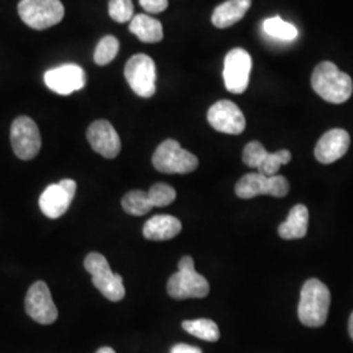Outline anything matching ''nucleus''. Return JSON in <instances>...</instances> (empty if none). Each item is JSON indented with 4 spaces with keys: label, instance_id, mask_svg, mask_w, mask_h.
<instances>
[{
    "label": "nucleus",
    "instance_id": "f257e3e1",
    "mask_svg": "<svg viewBox=\"0 0 353 353\" xmlns=\"http://www.w3.org/2000/svg\"><path fill=\"white\" fill-rule=\"evenodd\" d=\"M312 87L316 94L330 103H343L352 96L351 76L341 72L332 62L318 64L312 75Z\"/></svg>",
    "mask_w": 353,
    "mask_h": 353
},
{
    "label": "nucleus",
    "instance_id": "f03ea898",
    "mask_svg": "<svg viewBox=\"0 0 353 353\" xmlns=\"http://www.w3.org/2000/svg\"><path fill=\"white\" fill-rule=\"evenodd\" d=\"M331 294L326 284L310 279L303 284L299 303V318L307 327H321L326 323Z\"/></svg>",
    "mask_w": 353,
    "mask_h": 353
},
{
    "label": "nucleus",
    "instance_id": "7ed1b4c3",
    "mask_svg": "<svg viewBox=\"0 0 353 353\" xmlns=\"http://www.w3.org/2000/svg\"><path fill=\"white\" fill-rule=\"evenodd\" d=\"M168 293L176 300L203 299L210 293L207 279L195 271L194 259L186 255L178 263V272L168 281Z\"/></svg>",
    "mask_w": 353,
    "mask_h": 353
},
{
    "label": "nucleus",
    "instance_id": "20e7f679",
    "mask_svg": "<svg viewBox=\"0 0 353 353\" xmlns=\"http://www.w3.org/2000/svg\"><path fill=\"white\" fill-rule=\"evenodd\" d=\"M152 164L161 173L188 174L198 168L199 161L195 154L183 150L176 140L168 139L153 153Z\"/></svg>",
    "mask_w": 353,
    "mask_h": 353
},
{
    "label": "nucleus",
    "instance_id": "39448f33",
    "mask_svg": "<svg viewBox=\"0 0 353 353\" xmlns=\"http://www.w3.org/2000/svg\"><path fill=\"white\" fill-rule=\"evenodd\" d=\"M84 267L92 275V283L110 301H121L125 294L123 279L114 274L108 259L100 252H90L84 261Z\"/></svg>",
    "mask_w": 353,
    "mask_h": 353
},
{
    "label": "nucleus",
    "instance_id": "423d86ee",
    "mask_svg": "<svg viewBox=\"0 0 353 353\" xmlns=\"http://www.w3.org/2000/svg\"><path fill=\"white\" fill-rule=\"evenodd\" d=\"M19 14L26 26L36 30H45L59 24L64 17L61 0H21Z\"/></svg>",
    "mask_w": 353,
    "mask_h": 353
},
{
    "label": "nucleus",
    "instance_id": "0eeeda50",
    "mask_svg": "<svg viewBox=\"0 0 353 353\" xmlns=\"http://www.w3.org/2000/svg\"><path fill=\"white\" fill-rule=\"evenodd\" d=\"M290 182L284 176H267L261 173H249L236 185V194L241 199H252L258 195L284 198L290 192Z\"/></svg>",
    "mask_w": 353,
    "mask_h": 353
},
{
    "label": "nucleus",
    "instance_id": "6e6552de",
    "mask_svg": "<svg viewBox=\"0 0 353 353\" xmlns=\"http://www.w3.org/2000/svg\"><path fill=\"white\" fill-rule=\"evenodd\" d=\"M125 77L131 89L143 99H150L156 93L157 71L151 57L137 54L128 59Z\"/></svg>",
    "mask_w": 353,
    "mask_h": 353
},
{
    "label": "nucleus",
    "instance_id": "1a4fd4ad",
    "mask_svg": "<svg viewBox=\"0 0 353 353\" xmlns=\"http://www.w3.org/2000/svg\"><path fill=\"white\" fill-rule=\"evenodd\" d=\"M11 143L14 154L20 160H33L41 151L42 145L36 122L26 115L16 118L11 127Z\"/></svg>",
    "mask_w": 353,
    "mask_h": 353
},
{
    "label": "nucleus",
    "instance_id": "9d476101",
    "mask_svg": "<svg viewBox=\"0 0 353 353\" xmlns=\"http://www.w3.org/2000/svg\"><path fill=\"white\" fill-rule=\"evenodd\" d=\"M252 68V59L248 51L241 48L229 51L223 70L225 88L234 94L243 93L249 87Z\"/></svg>",
    "mask_w": 353,
    "mask_h": 353
},
{
    "label": "nucleus",
    "instance_id": "9b49d317",
    "mask_svg": "<svg viewBox=\"0 0 353 353\" xmlns=\"http://www.w3.org/2000/svg\"><path fill=\"white\" fill-rule=\"evenodd\" d=\"M76 194L74 179H62L58 183L48 186L39 196V208L49 219H59L63 216Z\"/></svg>",
    "mask_w": 353,
    "mask_h": 353
},
{
    "label": "nucleus",
    "instance_id": "f8f14e48",
    "mask_svg": "<svg viewBox=\"0 0 353 353\" xmlns=\"http://www.w3.org/2000/svg\"><path fill=\"white\" fill-rule=\"evenodd\" d=\"M26 314L41 325H51L58 318V309L45 281H36L26 293Z\"/></svg>",
    "mask_w": 353,
    "mask_h": 353
},
{
    "label": "nucleus",
    "instance_id": "ddd939ff",
    "mask_svg": "<svg viewBox=\"0 0 353 353\" xmlns=\"http://www.w3.org/2000/svg\"><path fill=\"white\" fill-rule=\"evenodd\" d=\"M207 119L216 131L229 135H240L246 127V119L240 108L228 100L214 103L208 110Z\"/></svg>",
    "mask_w": 353,
    "mask_h": 353
},
{
    "label": "nucleus",
    "instance_id": "4468645a",
    "mask_svg": "<svg viewBox=\"0 0 353 353\" xmlns=\"http://www.w3.org/2000/svg\"><path fill=\"white\" fill-rule=\"evenodd\" d=\"M46 87L61 96H68L85 87V72L77 64H63L43 76Z\"/></svg>",
    "mask_w": 353,
    "mask_h": 353
},
{
    "label": "nucleus",
    "instance_id": "2eb2a0df",
    "mask_svg": "<svg viewBox=\"0 0 353 353\" xmlns=\"http://www.w3.org/2000/svg\"><path fill=\"white\" fill-rule=\"evenodd\" d=\"M87 139L93 151L105 159H115L121 152V139L113 125L105 119L93 122L87 131Z\"/></svg>",
    "mask_w": 353,
    "mask_h": 353
},
{
    "label": "nucleus",
    "instance_id": "dca6fc26",
    "mask_svg": "<svg viewBox=\"0 0 353 353\" xmlns=\"http://www.w3.org/2000/svg\"><path fill=\"white\" fill-rule=\"evenodd\" d=\"M350 134L343 128H332L318 140L314 156L322 164H332L341 159L350 148Z\"/></svg>",
    "mask_w": 353,
    "mask_h": 353
},
{
    "label": "nucleus",
    "instance_id": "f3484780",
    "mask_svg": "<svg viewBox=\"0 0 353 353\" xmlns=\"http://www.w3.org/2000/svg\"><path fill=\"white\" fill-rule=\"evenodd\" d=\"M182 230L181 221L170 214H156L143 228V234L150 241H168L174 239Z\"/></svg>",
    "mask_w": 353,
    "mask_h": 353
},
{
    "label": "nucleus",
    "instance_id": "a211bd4d",
    "mask_svg": "<svg viewBox=\"0 0 353 353\" xmlns=\"http://www.w3.org/2000/svg\"><path fill=\"white\" fill-rule=\"evenodd\" d=\"M250 7L252 0H227L214 8L212 24L220 29L234 26L243 19Z\"/></svg>",
    "mask_w": 353,
    "mask_h": 353
},
{
    "label": "nucleus",
    "instance_id": "6ab92c4d",
    "mask_svg": "<svg viewBox=\"0 0 353 353\" xmlns=\"http://www.w3.org/2000/svg\"><path fill=\"white\" fill-rule=\"evenodd\" d=\"M309 211L303 204H297L290 210L287 220L280 224L279 234L284 240H300L307 233Z\"/></svg>",
    "mask_w": 353,
    "mask_h": 353
},
{
    "label": "nucleus",
    "instance_id": "aec40b11",
    "mask_svg": "<svg viewBox=\"0 0 353 353\" xmlns=\"http://www.w3.org/2000/svg\"><path fill=\"white\" fill-rule=\"evenodd\" d=\"M130 32L145 43H156L164 38L163 24L148 14H135L130 21Z\"/></svg>",
    "mask_w": 353,
    "mask_h": 353
},
{
    "label": "nucleus",
    "instance_id": "412c9836",
    "mask_svg": "<svg viewBox=\"0 0 353 353\" xmlns=\"http://www.w3.org/2000/svg\"><path fill=\"white\" fill-rule=\"evenodd\" d=\"M182 327L185 331H188L190 335L199 338L205 341H217L220 338V331L217 325L214 321L207 319V318H201V319H194V321H185L182 323Z\"/></svg>",
    "mask_w": 353,
    "mask_h": 353
},
{
    "label": "nucleus",
    "instance_id": "4be33fe9",
    "mask_svg": "<svg viewBox=\"0 0 353 353\" xmlns=\"http://www.w3.org/2000/svg\"><path fill=\"white\" fill-rule=\"evenodd\" d=\"M262 28H263L265 34H268L271 38L280 39V41H293L299 36L297 28L288 21L283 20L280 16L265 19Z\"/></svg>",
    "mask_w": 353,
    "mask_h": 353
},
{
    "label": "nucleus",
    "instance_id": "5701e85b",
    "mask_svg": "<svg viewBox=\"0 0 353 353\" xmlns=\"http://www.w3.org/2000/svg\"><path fill=\"white\" fill-rule=\"evenodd\" d=\"M122 207L127 214H134V216L148 214L153 208L151 201L148 198V192L141 190H134L127 192L122 199Z\"/></svg>",
    "mask_w": 353,
    "mask_h": 353
},
{
    "label": "nucleus",
    "instance_id": "b1692460",
    "mask_svg": "<svg viewBox=\"0 0 353 353\" xmlns=\"http://www.w3.org/2000/svg\"><path fill=\"white\" fill-rule=\"evenodd\" d=\"M119 51V41L113 36L102 38L94 50V62L99 65H106L113 61Z\"/></svg>",
    "mask_w": 353,
    "mask_h": 353
},
{
    "label": "nucleus",
    "instance_id": "393cba45",
    "mask_svg": "<svg viewBox=\"0 0 353 353\" xmlns=\"http://www.w3.org/2000/svg\"><path fill=\"white\" fill-rule=\"evenodd\" d=\"M292 160V153L288 150H280L275 153H268L263 164L259 166L258 173L263 176H272L278 174L283 165L288 164Z\"/></svg>",
    "mask_w": 353,
    "mask_h": 353
},
{
    "label": "nucleus",
    "instance_id": "a878e982",
    "mask_svg": "<svg viewBox=\"0 0 353 353\" xmlns=\"http://www.w3.org/2000/svg\"><path fill=\"white\" fill-rule=\"evenodd\" d=\"M147 192L153 207H166L176 201V190L166 183H156Z\"/></svg>",
    "mask_w": 353,
    "mask_h": 353
},
{
    "label": "nucleus",
    "instance_id": "bb28decb",
    "mask_svg": "<svg viewBox=\"0 0 353 353\" xmlns=\"http://www.w3.org/2000/svg\"><path fill=\"white\" fill-rule=\"evenodd\" d=\"M270 152H267L263 144L259 141H250L242 153V160L249 168H255L256 170L263 164L265 157Z\"/></svg>",
    "mask_w": 353,
    "mask_h": 353
},
{
    "label": "nucleus",
    "instance_id": "cd10ccee",
    "mask_svg": "<svg viewBox=\"0 0 353 353\" xmlns=\"http://www.w3.org/2000/svg\"><path fill=\"white\" fill-rule=\"evenodd\" d=\"M109 14L117 23H127L134 17V4L132 0H110L109 1Z\"/></svg>",
    "mask_w": 353,
    "mask_h": 353
},
{
    "label": "nucleus",
    "instance_id": "c85d7f7f",
    "mask_svg": "<svg viewBox=\"0 0 353 353\" xmlns=\"http://www.w3.org/2000/svg\"><path fill=\"white\" fill-rule=\"evenodd\" d=\"M140 6L143 10L148 13H161L169 6L168 0H139Z\"/></svg>",
    "mask_w": 353,
    "mask_h": 353
},
{
    "label": "nucleus",
    "instance_id": "c756f323",
    "mask_svg": "<svg viewBox=\"0 0 353 353\" xmlns=\"http://www.w3.org/2000/svg\"><path fill=\"white\" fill-rule=\"evenodd\" d=\"M170 353H203L201 348L194 347V345H189V344H176Z\"/></svg>",
    "mask_w": 353,
    "mask_h": 353
},
{
    "label": "nucleus",
    "instance_id": "7c9ffc66",
    "mask_svg": "<svg viewBox=\"0 0 353 353\" xmlns=\"http://www.w3.org/2000/svg\"><path fill=\"white\" fill-rule=\"evenodd\" d=\"M96 353H115V351H114L113 348H110V347H102Z\"/></svg>",
    "mask_w": 353,
    "mask_h": 353
},
{
    "label": "nucleus",
    "instance_id": "2f4dec72",
    "mask_svg": "<svg viewBox=\"0 0 353 353\" xmlns=\"http://www.w3.org/2000/svg\"><path fill=\"white\" fill-rule=\"evenodd\" d=\"M348 330H350V335H351V338L353 339V313L351 314V318H350V323H348Z\"/></svg>",
    "mask_w": 353,
    "mask_h": 353
}]
</instances>
